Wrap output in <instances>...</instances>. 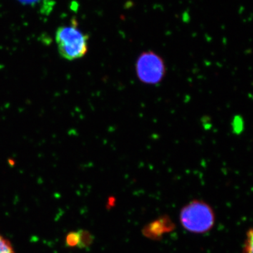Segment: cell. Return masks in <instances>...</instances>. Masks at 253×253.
Instances as JSON below:
<instances>
[{
  "mask_svg": "<svg viewBox=\"0 0 253 253\" xmlns=\"http://www.w3.org/2000/svg\"><path fill=\"white\" fill-rule=\"evenodd\" d=\"M0 253H14L9 241L1 236H0Z\"/></svg>",
  "mask_w": 253,
  "mask_h": 253,
  "instance_id": "cell-6",
  "label": "cell"
},
{
  "mask_svg": "<svg viewBox=\"0 0 253 253\" xmlns=\"http://www.w3.org/2000/svg\"><path fill=\"white\" fill-rule=\"evenodd\" d=\"M181 224L186 230L196 234H203L212 229L214 214L212 208L201 201L190 202L180 212Z\"/></svg>",
  "mask_w": 253,
  "mask_h": 253,
  "instance_id": "cell-2",
  "label": "cell"
},
{
  "mask_svg": "<svg viewBox=\"0 0 253 253\" xmlns=\"http://www.w3.org/2000/svg\"><path fill=\"white\" fill-rule=\"evenodd\" d=\"M162 225L163 223L161 221H155L146 229V235L152 237L161 236L165 231H168L166 228H163Z\"/></svg>",
  "mask_w": 253,
  "mask_h": 253,
  "instance_id": "cell-5",
  "label": "cell"
},
{
  "mask_svg": "<svg viewBox=\"0 0 253 253\" xmlns=\"http://www.w3.org/2000/svg\"><path fill=\"white\" fill-rule=\"evenodd\" d=\"M89 38L78 28L75 18L68 26L58 28L56 42L60 55L63 59L74 61L85 56L88 51Z\"/></svg>",
  "mask_w": 253,
  "mask_h": 253,
  "instance_id": "cell-1",
  "label": "cell"
},
{
  "mask_svg": "<svg viewBox=\"0 0 253 253\" xmlns=\"http://www.w3.org/2000/svg\"><path fill=\"white\" fill-rule=\"evenodd\" d=\"M243 253H253V231L251 229L248 232Z\"/></svg>",
  "mask_w": 253,
  "mask_h": 253,
  "instance_id": "cell-7",
  "label": "cell"
},
{
  "mask_svg": "<svg viewBox=\"0 0 253 253\" xmlns=\"http://www.w3.org/2000/svg\"><path fill=\"white\" fill-rule=\"evenodd\" d=\"M84 231H78V232H71L66 237V244L70 247L83 246L89 244L90 243V235L86 234Z\"/></svg>",
  "mask_w": 253,
  "mask_h": 253,
  "instance_id": "cell-4",
  "label": "cell"
},
{
  "mask_svg": "<svg viewBox=\"0 0 253 253\" xmlns=\"http://www.w3.org/2000/svg\"><path fill=\"white\" fill-rule=\"evenodd\" d=\"M138 79L149 85L158 84L166 76L167 69L164 60L153 51H144L139 55L135 63Z\"/></svg>",
  "mask_w": 253,
  "mask_h": 253,
  "instance_id": "cell-3",
  "label": "cell"
}]
</instances>
